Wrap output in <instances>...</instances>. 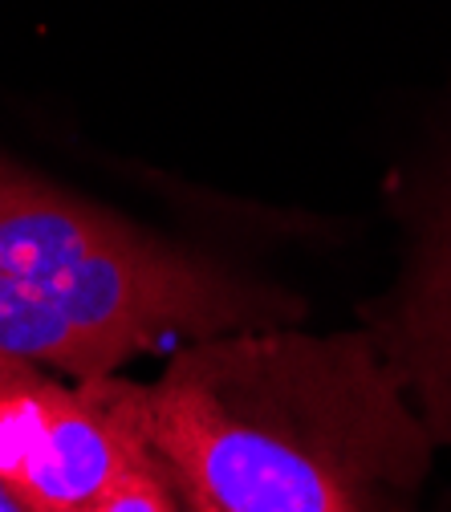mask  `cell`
<instances>
[{"label": "cell", "mask_w": 451, "mask_h": 512, "mask_svg": "<svg viewBox=\"0 0 451 512\" xmlns=\"http://www.w3.org/2000/svg\"><path fill=\"white\" fill-rule=\"evenodd\" d=\"M155 439L208 512H407L431 427L374 334L191 342L151 387Z\"/></svg>", "instance_id": "obj_1"}, {"label": "cell", "mask_w": 451, "mask_h": 512, "mask_svg": "<svg viewBox=\"0 0 451 512\" xmlns=\"http://www.w3.org/2000/svg\"><path fill=\"white\" fill-rule=\"evenodd\" d=\"M297 317V297L0 155V354L98 378L179 342Z\"/></svg>", "instance_id": "obj_2"}, {"label": "cell", "mask_w": 451, "mask_h": 512, "mask_svg": "<svg viewBox=\"0 0 451 512\" xmlns=\"http://www.w3.org/2000/svg\"><path fill=\"white\" fill-rule=\"evenodd\" d=\"M155 456L151 387L0 354V484L25 512H98Z\"/></svg>", "instance_id": "obj_3"}, {"label": "cell", "mask_w": 451, "mask_h": 512, "mask_svg": "<svg viewBox=\"0 0 451 512\" xmlns=\"http://www.w3.org/2000/svg\"><path fill=\"white\" fill-rule=\"evenodd\" d=\"M374 338L431 435H451V191L435 204L411 277Z\"/></svg>", "instance_id": "obj_4"}, {"label": "cell", "mask_w": 451, "mask_h": 512, "mask_svg": "<svg viewBox=\"0 0 451 512\" xmlns=\"http://www.w3.org/2000/svg\"><path fill=\"white\" fill-rule=\"evenodd\" d=\"M98 512H208V504L191 492V484L159 452L151 468H143L135 480H126Z\"/></svg>", "instance_id": "obj_5"}, {"label": "cell", "mask_w": 451, "mask_h": 512, "mask_svg": "<svg viewBox=\"0 0 451 512\" xmlns=\"http://www.w3.org/2000/svg\"><path fill=\"white\" fill-rule=\"evenodd\" d=\"M0 512H25V504H21L5 484H0Z\"/></svg>", "instance_id": "obj_6"}]
</instances>
